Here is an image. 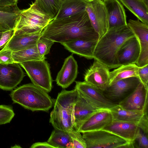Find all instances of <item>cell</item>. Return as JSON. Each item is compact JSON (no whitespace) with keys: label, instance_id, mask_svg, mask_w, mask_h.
I'll list each match as a JSON object with an SVG mask.
<instances>
[{"label":"cell","instance_id":"1","mask_svg":"<svg viewBox=\"0 0 148 148\" xmlns=\"http://www.w3.org/2000/svg\"><path fill=\"white\" fill-rule=\"evenodd\" d=\"M41 36L60 43L78 39L91 41L99 39L86 10L52 20L42 31Z\"/></svg>","mask_w":148,"mask_h":148},{"label":"cell","instance_id":"2","mask_svg":"<svg viewBox=\"0 0 148 148\" xmlns=\"http://www.w3.org/2000/svg\"><path fill=\"white\" fill-rule=\"evenodd\" d=\"M134 36L127 25L109 28L97 41L93 59L109 69L118 68L120 66L117 59L119 49L127 40Z\"/></svg>","mask_w":148,"mask_h":148},{"label":"cell","instance_id":"3","mask_svg":"<svg viewBox=\"0 0 148 148\" xmlns=\"http://www.w3.org/2000/svg\"><path fill=\"white\" fill-rule=\"evenodd\" d=\"M10 95L13 103L32 111H48L53 104V100L47 92L33 83L16 88Z\"/></svg>","mask_w":148,"mask_h":148},{"label":"cell","instance_id":"4","mask_svg":"<svg viewBox=\"0 0 148 148\" xmlns=\"http://www.w3.org/2000/svg\"><path fill=\"white\" fill-rule=\"evenodd\" d=\"M52 20L32 2L29 8L21 10L14 34H32L42 31Z\"/></svg>","mask_w":148,"mask_h":148},{"label":"cell","instance_id":"5","mask_svg":"<svg viewBox=\"0 0 148 148\" xmlns=\"http://www.w3.org/2000/svg\"><path fill=\"white\" fill-rule=\"evenodd\" d=\"M82 133L86 148H134L132 143L104 129Z\"/></svg>","mask_w":148,"mask_h":148},{"label":"cell","instance_id":"6","mask_svg":"<svg viewBox=\"0 0 148 148\" xmlns=\"http://www.w3.org/2000/svg\"><path fill=\"white\" fill-rule=\"evenodd\" d=\"M25 71L32 83L47 92L52 87V79L49 63L45 59L34 60L19 64Z\"/></svg>","mask_w":148,"mask_h":148},{"label":"cell","instance_id":"7","mask_svg":"<svg viewBox=\"0 0 148 148\" xmlns=\"http://www.w3.org/2000/svg\"><path fill=\"white\" fill-rule=\"evenodd\" d=\"M140 83L137 77H131L113 82L103 92L112 103L118 104L131 93Z\"/></svg>","mask_w":148,"mask_h":148},{"label":"cell","instance_id":"8","mask_svg":"<svg viewBox=\"0 0 148 148\" xmlns=\"http://www.w3.org/2000/svg\"><path fill=\"white\" fill-rule=\"evenodd\" d=\"M85 10L92 26L99 35V39L109 29L108 14L105 3L102 0H92L88 2Z\"/></svg>","mask_w":148,"mask_h":148},{"label":"cell","instance_id":"9","mask_svg":"<svg viewBox=\"0 0 148 148\" xmlns=\"http://www.w3.org/2000/svg\"><path fill=\"white\" fill-rule=\"evenodd\" d=\"M75 82V87L81 95L97 110H110L117 105L108 99L103 92L85 81Z\"/></svg>","mask_w":148,"mask_h":148},{"label":"cell","instance_id":"10","mask_svg":"<svg viewBox=\"0 0 148 148\" xmlns=\"http://www.w3.org/2000/svg\"><path fill=\"white\" fill-rule=\"evenodd\" d=\"M74 108L54 103L49 120L54 129L70 133L74 129Z\"/></svg>","mask_w":148,"mask_h":148},{"label":"cell","instance_id":"11","mask_svg":"<svg viewBox=\"0 0 148 148\" xmlns=\"http://www.w3.org/2000/svg\"><path fill=\"white\" fill-rule=\"evenodd\" d=\"M25 75L20 64L0 63V88L12 90L21 82Z\"/></svg>","mask_w":148,"mask_h":148},{"label":"cell","instance_id":"12","mask_svg":"<svg viewBox=\"0 0 148 148\" xmlns=\"http://www.w3.org/2000/svg\"><path fill=\"white\" fill-rule=\"evenodd\" d=\"M127 25L139 42L140 52L136 65L139 67L148 64V24L130 19Z\"/></svg>","mask_w":148,"mask_h":148},{"label":"cell","instance_id":"13","mask_svg":"<svg viewBox=\"0 0 148 148\" xmlns=\"http://www.w3.org/2000/svg\"><path fill=\"white\" fill-rule=\"evenodd\" d=\"M109 70L103 64L95 60L86 71L84 75V81L103 92L109 86Z\"/></svg>","mask_w":148,"mask_h":148},{"label":"cell","instance_id":"14","mask_svg":"<svg viewBox=\"0 0 148 148\" xmlns=\"http://www.w3.org/2000/svg\"><path fill=\"white\" fill-rule=\"evenodd\" d=\"M113 120L130 122L137 125L141 130L148 134V112L124 109L117 105L110 109Z\"/></svg>","mask_w":148,"mask_h":148},{"label":"cell","instance_id":"15","mask_svg":"<svg viewBox=\"0 0 148 148\" xmlns=\"http://www.w3.org/2000/svg\"><path fill=\"white\" fill-rule=\"evenodd\" d=\"M148 90L140 82L135 89L118 105L124 109L148 112Z\"/></svg>","mask_w":148,"mask_h":148},{"label":"cell","instance_id":"16","mask_svg":"<svg viewBox=\"0 0 148 148\" xmlns=\"http://www.w3.org/2000/svg\"><path fill=\"white\" fill-rule=\"evenodd\" d=\"M140 52L138 40L135 36L127 40L121 45L117 55V59L121 66L136 64Z\"/></svg>","mask_w":148,"mask_h":148},{"label":"cell","instance_id":"17","mask_svg":"<svg viewBox=\"0 0 148 148\" xmlns=\"http://www.w3.org/2000/svg\"><path fill=\"white\" fill-rule=\"evenodd\" d=\"M110 110H98L89 116L81 125L79 131L80 133L103 129L113 121Z\"/></svg>","mask_w":148,"mask_h":148},{"label":"cell","instance_id":"18","mask_svg":"<svg viewBox=\"0 0 148 148\" xmlns=\"http://www.w3.org/2000/svg\"><path fill=\"white\" fill-rule=\"evenodd\" d=\"M103 129L110 132L130 143H133L141 129L133 123L113 120Z\"/></svg>","mask_w":148,"mask_h":148},{"label":"cell","instance_id":"19","mask_svg":"<svg viewBox=\"0 0 148 148\" xmlns=\"http://www.w3.org/2000/svg\"><path fill=\"white\" fill-rule=\"evenodd\" d=\"M78 68L77 62L73 56L67 57L57 75L56 79L57 84L63 88L68 87L76 78Z\"/></svg>","mask_w":148,"mask_h":148},{"label":"cell","instance_id":"20","mask_svg":"<svg viewBox=\"0 0 148 148\" xmlns=\"http://www.w3.org/2000/svg\"><path fill=\"white\" fill-rule=\"evenodd\" d=\"M103 1L107 11L109 29L127 25L125 10L121 2L119 0Z\"/></svg>","mask_w":148,"mask_h":148},{"label":"cell","instance_id":"21","mask_svg":"<svg viewBox=\"0 0 148 148\" xmlns=\"http://www.w3.org/2000/svg\"><path fill=\"white\" fill-rule=\"evenodd\" d=\"M42 31L32 34H13L3 49L14 51L33 46L36 45L41 37Z\"/></svg>","mask_w":148,"mask_h":148},{"label":"cell","instance_id":"22","mask_svg":"<svg viewBox=\"0 0 148 148\" xmlns=\"http://www.w3.org/2000/svg\"><path fill=\"white\" fill-rule=\"evenodd\" d=\"M97 41L76 39L61 44L71 52L88 59L93 58V53Z\"/></svg>","mask_w":148,"mask_h":148},{"label":"cell","instance_id":"23","mask_svg":"<svg viewBox=\"0 0 148 148\" xmlns=\"http://www.w3.org/2000/svg\"><path fill=\"white\" fill-rule=\"evenodd\" d=\"M79 93V97L74 106L73 125L74 128L78 131L84 121L93 113L99 110L90 105Z\"/></svg>","mask_w":148,"mask_h":148},{"label":"cell","instance_id":"24","mask_svg":"<svg viewBox=\"0 0 148 148\" xmlns=\"http://www.w3.org/2000/svg\"><path fill=\"white\" fill-rule=\"evenodd\" d=\"M21 10L17 5L0 7V32L14 29Z\"/></svg>","mask_w":148,"mask_h":148},{"label":"cell","instance_id":"25","mask_svg":"<svg viewBox=\"0 0 148 148\" xmlns=\"http://www.w3.org/2000/svg\"><path fill=\"white\" fill-rule=\"evenodd\" d=\"M88 2L84 0H63L55 19L66 18L84 11Z\"/></svg>","mask_w":148,"mask_h":148},{"label":"cell","instance_id":"26","mask_svg":"<svg viewBox=\"0 0 148 148\" xmlns=\"http://www.w3.org/2000/svg\"><path fill=\"white\" fill-rule=\"evenodd\" d=\"M141 22L148 24V5L144 0H119Z\"/></svg>","mask_w":148,"mask_h":148},{"label":"cell","instance_id":"27","mask_svg":"<svg viewBox=\"0 0 148 148\" xmlns=\"http://www.w3.org/2000/svg\"><path fill=\"white\" fill-rule=\"evenodd\" d=\"M138 67L136 64L122 65L110 71L109 85L112 82L120 79L131 77H138Z\"/></svg>","mask_w":148,"mask_h":148},{"label":"cell","instance_id":"28","mask_svg":"<svg viewBox=\"0 0 148 148\" xmlns=\"http://www.w3.org/2000/svg\"><path fill=\"white\" fill-rule=\"evenodd\" d=\"M47 142L56 148H73L69 133L56 129L52 132Z\"/></svg>","mask_w":148,"mask_h":148},{"label":"cell","instance_id":"29","mask_svg":"<svg viewBox=\"0 0 148 148\" xmlns=\"http://www.w3.org/2000/svg\"><path fill=\"white\" fill-rule=\"evenodd\" d=\"M12 56L14 62L18 64L28 61L46 59L39 55L36 45L24 49L12 51Z\"/></svg>","mask_w":148,"mask_h":148},{"label":"cell","instance_id":"30","mask_svg":"<svg viewBox=\"0 0 148 148\" xmlns=\"http://www.w3.org/2000/svg\"><path fill=\"white\" fill-rule=\"evenodd\" d=\"M34 2L41 11L53 20L58 13L61 3L59 0H35Z\"/></svg>","mask_w":148,"mask_h":148},{"label":"cell","instance_id":"31","mask_svg":"<svg viewBox=\"0 0 148 148\" xmlns=\"http://www.w3.org/2000/svg\"><path fill=\"white\" fill-rule=\"evenodd\" d=\"M15 115L13 107L10 105H0V125L10 123Z\"/></svg>","mask_w":148,"mask_h":148},{"label":"cell","instance_id":"32","mask_svg":"<svg viewBox=\"0 0 148 148\" xmlns=\"http://www.w3.org/2000/svg\"><path fill=\"white\" fill-rule=\"evenodd\" d=\"M55 42L41 36L36 44L37 49L40 56L46 58L45 56L48 54Z\"/></svg>","mask_w":148,"mask_h":148},{"label":"cell","instance_id":"33","mask_svg":"<svg viewBox=\"0 0 148 148\" xmlns=\"http://www.w3.org/2000/svg\"><path fill=\"white\" fill-rule=\"evenodd\" d=\"M79 131L74 129L70 133L73 148H86L85 140Z\"/></svg>","mask_w":148,"mask_h":148},{"label":"cell","instance_id":"34","mask_svg":"<svg viewBox=\"0 0 148 148\" xmlns=\"http://www.w3.org/2000/svg\"><path fill=\"white\" fill-rule=\"evenodd\" d=\"M138 75L140 82L146 89L148 90V64L139 67Z\"/></svg>","mask_w":148,"mask_h":148},{"label":"cell","instance_id":"35","mask_svg":"<svg viewBox=\"0 0 148 148\" xmlns=\"http://www.w3.org/2000/svg\"><path fill=\"white\" fill-rule=\"evenodd\" d=\"M140 130L135 140L138 143L135 148H148V134Z\"/></svg>","mask_w":148,"mask_h":148},{"label":"cell","instance_id":"36","mask_svg":"<svg viewBox=\"0 0 148 148\" xmlns=\"http://www.w3.org/2000/svg\"><path fill=\"white\" fill-rule=\"evenodd\" d=\"M12 51L3 49L0 51V63L10 64L14 63Z\"/></svg>","mask_w":148,"mask_h":148},{"label":"cell","instance_id":"37","mask_svg":"<svg viewBox=\"0 0 148 148\" xmlns=\"http://www.w3.org/2000/svg\"><path fill=\"white\" fill-rule=\"evenodd\" d=\"M14 30L3 32L0 39V49L3 48L14 34Z\"/></svg>","mask_w":148,"mask_h":148},{"label":"cell","instance_id":"38","mask_svg":"<svg viewBox=\"0 0 148 148\" xmlns=\"http://www.w3.org/2000/svg\"><path fill=\"white\" fill-rule=\"evenodd\" d=\"M31 148H56L48 142H38L33 143L30 147Z\"/></svg>","mask_w":148,"mask_h":148},{"label":"cell","instance_id":"39","mask_svg":"<svg viewBox=\"0 0 148 148\" xmlns=\"http://www.w3.org/2000/svg\"><path fill=\"white\" fill-rule=\"evenodd\" d=\"M18 0H0V7H5L17 5Z\"/></svg>","mask_w":148,"mask_h":148},{"label":"cell","instance_id":"40","mask_svg":"<svg viewBox=\"0 0 148 148\" xmlns=\"http://www.w3.org/2000/svg\"><path fill=\"white\" fill-rule=\"evenodd\" d=\"M145 3L148 5V0H144Z\"/></svg>","mask_w":148,"mask_h":148},{"label":"cell","instance_id":"41","mask_svg":"<svg viewBox=\"0 0 148 148\" xmlns=\"http://www.w3.org/2000/svg\"><path fill=\"white\" fill-rule=\"evenodd\" d=\"M3 32H0V39L1 38V36L2 35V34Z\"/></svg>","mask_w":148,"mask_h":148},{"label":"cell","instance_id":"42","mask_svg":"<svg viewBox=\"0 0 148 148\" xmlns=\"http://www.w3.org/2000/svg\"><path fill=\"white\" fill-rule=\"evenodd\" d=\"M86 1H87V2H90L92 1V0H84Z\"/></svg>","mask_w":148,"mask_h":148},{"label":"cell","instance_id":"43","mask_svg":"<svg viewBox=\"0 0 148 148\" xmlns=\"http://www.w3.org/2000/svg\"><path fill=\"white\" fill-rule=\"evenodd\" d=\"M60 1H62L63 0H59Z\"/></svg>","mask_w":148,"mask_h":148},{"label":"cell","instance_id":"44","mask_svg":"<svg viewBox=\"0 0 148 148\" xmlns=\"http://www.w3.org/2000/svg\"><path fill=\"white\" fill-rule=\"evenodd\" d=\"M103 1H106V0H103Z\"/></svg>","mask_w":148,"mask_h":148}]
</instances>
